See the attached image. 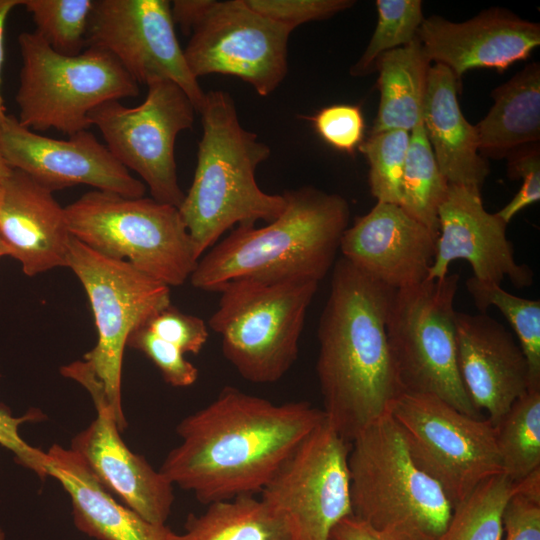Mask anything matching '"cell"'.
<instances>
[{
    "mask_svg": "<svg viewBox=\"0 0 540 540\" xmlns=\"http://www.w3.org/2000/svg\"><path fill=\"white\" fill-rule=\"evenodd\" d=\"M350 448L325 417L261 491L263 500L291 519L297 540H330L334 527L352 515Z\"/></svg>",
    "mask_w": 540,
    "mask_h": 540,
    "instance_id": "5bb4252c",
    "label": "cell"
},
{
    "mask_svg": "<svg viewBox=\"0 0 540 540\" xmlns=\"http://www.w3.org/2000/svg\"><path fill=\"white\" fill-rule=\"evenodd\" d=\"M0 149L11 169L25 172L52 192L78 184L129 198L144 197L146 192L145 184L88 130L54 139L7 115L0 125Z\"/></svg>",
    "mask_w": 540,
    "mask_h": 540,
    "instance_id": "2e32d148",
    "label": "cell"
},
{
    "mask_svg": "<svg viewBox=\"0 0 540 540\" xmlns=\"http://www.w3.org/2000/svg\"><path fill=\"white\" fill-rule=\"evenodd\" d=\"M126 346L142 352L162 374L164 381L174 387H188L198 378V369L173 344L154 334L145 324L134 329Z\"/></svg>",
    "mask_w": 540,
    "mask_h": 540,
    "instance_id": "e575fe53",
    "label": "cell"
},
{
    "mask_svg": "<svg viewBox=\"0 0 540 540\" xmlns=\"http://www.w3.org/2000/svg\"><path fill=\"white\" fill-rule=\"evenodd\" d=\"M167 0H94L87 47L101 48L138 83L169 80L200 111L206 93L180 47Z\"/></svg>",
    "mask_w": 540,
    "mask_h": 540,
    "instance_id": "9a60e30c",
    "label": "cell"
},
{
    "mask_svg": "<svg viewBox=\"0 0 540 540\" xmlns=\"http://www.w3.org/2000/svg\"><path fill=\"white\" fill-rule=\"evenodd\" d=\"M22 0H0V125L7 117L3 97L1 95V75L4 63V32L6 20L10 12L18 5H21Z\"/></svg>",
    "mask_w": 540,
    "mask_h": 540,
    "instance_id": "7bdbcfd3",
    "label": "cell"
},
{
    "mask_svg": "<svg viewBox=\"0 0 540 540\" xmlns=\"http://www.w3.org/2000/svg\"><path fill=\"white\" fill-rule=\"evenodd\" d=\"M195 107L174 82L156 80L147 85L144 101L126 107L119 100L105 102L89 116L105 145L128 170L136 172L154 200L179 207L181 190L175 161L178 134L194 122Z\"/></svg>",
    "mask_w": 540,
    "mask_h": 540,
    "instance_id": "4fadbf2b",
    "label": "cell"
},
{
    "mask_svg": "<svg viewBox=\"0 0 540 540\" xmlns=\"http://www.w3.org/2000/svg\"><path fill=\"white\" fill-rule=\"evenodd\" d=\"M409 142L410 132L388 130L370 133L359 145L369 163L368 182L377 202L400 204Z\"/></svg>",
    "mask_w": 540,
    "mask_h": 540,
    "instance_id": "836d02e7",
    "label": "cell"
},
{
    "mask_svg": "<svg viewBox=\"0 0 540 540\" xmlns=\"http://www.w3.org/2000/svg\"><path fill=\"white\" fill-rule=\"evenodd\" d=\"M0 540H5V535L1 527H0Z\"/></svg>",
    "mask_w": 540,
    "mask_h": 540,
    "instance_id": "bcb514c9",
    "label": "cell"
},
{
    "mask_svg": "<svg viewBox=\"0 0 540 540\" xmlns=\"http://www.w3.org/2000/svg\"><path fill=\"white\" fill-rule=\"evenodd\" d=\"M414 463L435 480L452 507L482 481L503 473L495 428L429 394L401 393L391 404Z\"/></svg>",
    "mask_w": 540,
    "mask_h": 540,
    "instance_id": "7c38bea8",
    "label": "cell"
},
{
    "mask_svg": "<svg viewBox=\"0 0 540 540\" xmlns=\"http://www.w3.org/2000/svg\"><path fill=\"white\" fill-rule=\"evenodd\" d=\"M507 223L484 208L479 189L449 185L438 209V236L426 280L448 275L453 261H467L477 280L501 285L508 278L516 288L529 287L533 272L518 264L506 235Z\"/></svg>",
    "mask_w": 540,
    "mask_h": 540,
    "instance_id": "e0dca14e",
    "label": "cell"
},
{
    "mask_svg": "<svg viewBox=\"0 0 540 540\" xmlns=\"http://www.w3.org/2000/svg\"><path fill=\"white\" fill-rule=\"evenodd\" d=\"M429 68L418 37L379 56L375 70L379 72L380 103L371 133L411 132L422 120Z\"/></svg>",
    "mask_w": 540,
    "mask_h": 540,
    "instance_id": "484cf974",
    "label": "cell"
},
{
    "mask_svg": "<svg viewBox=\"0 0 540 540\" xmlns=\"http://www.w3.org/2000/svg\"><path fill=\"white\" fill-rule=\"evenodd\" d=\"M376 7L377 25L364 53L351 67L353 76L375 71L381 54L410 44L424 19L420 0H377Z\"/></svg>",
    "mask_w": 540,
    "mask_h": 540,
    "instance_id": "d6a6232c",
    "label": "cell"
},
{
    "mask_svg": "<svg viewBox=\"0 0 540 540\" xmlns=\"http://www.w3.org/2000/svg\"><path fill=\"white\" fill-rule=\"evenodd\" d=\"M94 0H22L38 33L56 52L74 56L87 46Z\"/></svg>",
    "mask_w": 540,
    "mask_h": 540,
    "instance_id": "1f68e13d",
    "label": "cell"
},
{
    "mask_svg": "<svg viewBox=\"0 0 540 540\" xmlns=\"http://www.w3.org/2000/svg\"><path fill=\"white\" fill-rule=\"evenodd\" d=\"M145 325L184 354H198L209 336L203 319L185 314L172 305L157 312Z\"/></svg>",
    "mask_w": 540,
    "mask_h": 540,
    "instance_id": "f35d334b",
    "label": "cell"
},
{
    "mask_svg": "<svg viewBox=\"0 0 540 540\" xmlns=\"http://www.w3.org/2000/svg\"><path fill=\"white\" fill-rule=\"evenodd\" d=\"M503 527V540H540V496L521 492L517 486L506 506Z\"/></svg>",
    "mask_w": 540,
    "mask_h": 540,
    "instance_id": "60d3db41",
    "label": "cell"
},
{
    "mask_svg": "<svg viewBox=\"0 0 540 540\" xmlns=\"http://www.w3.org/2000/svg\"><path fill=\"white\" fill-rule=\"evenodd\" d=\"M48 476L71 499L76 528L97 540H171L174 532L153 524L117 502L70 448L53 445L46 452Z\"/></svg>",
    "mask_w": 540,
    "mask_h": 540,
    "instance_id": "603a6c76",
    "label": "cell"
},
{
    "mask_svg": "<svg viewBox=\"0 0 540 540\" xmlns=\"http://www.w3.org/2000/svg\"><path fill=\"white\" fill-rule=\"evenodd\" d=\"M199 113L203 134L197 164L178 210L200 259L234 225L278 218L285 199L258 186L256 169L269 157L270 148L242 127L231 95L207 92Z\"/></svg>",
    "mask_w": 540,
    "mask_h": 540,
    "instance_id": "277c9868",
    "label": "cell"
},
{
    "mask_svg": "<svg viewBox=\"0 0 540 540\" xmlns=\"http://www.w3.org/2000/svg\"><path fill=\"white\" fill-rule=\"evenodd\" d=\"M331 540H389L367 523L351 515L342 519L333 529Z\"/></svg>",
    "mask_w": 540,
    "mask_h": 540,
    "instance_id": "b9f144b4",
    "label": "cell"
},
{
    "mask_svg": "<svg viewBox=\"0 0 540 540\" xmlns=\"http://www.w3.org/2000/svg\"><path fill=\"white\" fill-rule=\"evenodd\" d=\"M319 282L235 280L223 285L209 320L224 357L244 379L274 383L292 367Z\"/></svg>",
    "mask_w": 540,
    "mask_h": 540,
    "instance_id": "8992f818",
    "label": "cell"
},
{
    "mask_svg": "<svg viewBox=\"0 0 540 540\" xmlns=\"http://www.w3.org/2000/svg\"><path fill=\"white\" fill-rule=\"evenodd\" d=\"M457 366L478 412L497 425L512 404L529 390L525 355L512 334L486 315L456 312Z\"/></svg>",
    "mask_w": 540,
    "mask_h": 540,
    "instance_id": "ffe728a7",
    "label": "cell"
},
{
    "mask_svg": "<svg viewBox=\"0 0 540 540\" xmlns=\"http://www.w3.org/2000/svg\"><path fill=\"white\" fill-rule=\"evenodd\" d=\"M437 235L400 205L377 202L344 231L339 250L345 260L394 290L426 280Z\"/></svg>",
    "mask_w": 540,
    "mask_h": 540,
    "instance_id": "ac0fdd59",
    "label": "cell"
},
{
    "mask_svg": "<svg viewBox=\"0 0 540 540\" xmlns=\"http://www.w3.org/2000/svg\"><path fill=\"white\" fill-rule=\"evenodd\" d=\"M311 120L319 136L337 150L353 153L363 141L364 119L358 106H328Z\"/></svg>",
    "mask_w": 540,
    "mask_h": 540,
    "instance_id": "74e56055",
    "label": "cell"
},
{
    "mask_svg": "<svg viewBox=\"0 0 540 540\" xmlns=\"http://www.w3.org/2000/svg\"><path fill=\"white\" fill-rule=\"evenodd\" d=\"M428 60L448 67L459 80L469 70L504 71L540 45V25L492 8L464 22L424 18L417 32Z\"/></svg>",
    "mask_w": 540,
    "mask_h": 540,
    "instance_id": "d6986e66",
    "label": "cell"
},
{
    "mask_svg": "<svg viewBox=\"0 0 540 540\" xmlns=\"http://www.w3.org/2000/svg\"><path fill=\"white\" fill-rule=\"evenodd\" d=\"M517 485L504 473L482 481L456 504L436 540H503V516Z\"/></svg>",
    "mask_w": 540,
    "mask_h": 540,
    "instance_id": "f1b7e54d",
    "label": "cell"
},
{
    "mask_svg": "<svg viewBox=\"0 0 540 540\" xmlns=\"http://www.w3.org/2000/svg\"><path fill=\"white\" fill-rule=\"evenodd\" d=\"M171 540H297V533L285 513L262 498L242 495L189 514L184 532H174Z\"/></svg>",
    "mask_w": 540,
    "mask_h": 540,
    "instance_id": "4316f807",
    "label": "cell"
},
{
    "mask_svg": "<svg viewBox=\"0 0 540 540\" xmlns=\"http://www.w3.org/2000/svg\"><path fill=\"white\" fill-rule=\"evenodd\" d=\"M459 274L395 290L386 331L403 392L434 395L479 417L457 366L454 299Z\"/></svg>",
    "mask_w": 540,
    "mask_h": 540,
    "instance_id": "30bf717a",
    "label": "cell"
},
{
    "mask_svg": "<svg viewBox=\"0 0 540 540\" xmlns=\"http://www.w3.org/2000/svg\"><path fill=\"white\" fill-rule=\"evenodd\" d=\"M466 287L480 311L495 306L510 323L527 361L529 390H540V301L515 296L501 285L472 276Z\"/></svg>",
    "mask_w": 540,
    "mask_h": 540,
    "instance_id": "4dcf8cb0",
    "label": "cell"
},
{
    "mask_svg": "<svg viewBox=\"0 0 540 540\" xmlns=\"http://www.w3.org/2000/svg\"><path fill=\"white\" fill-rule=\"evenodd\" d=\"M65 207L53 192L12 169L0 184V238L27 276L67 267L72 239Z\"/></svg>",
    "mask_w": 540,
    "mask_h": 540,
    "instance_id": "7402d4cb",
    "label": "cell"
},
{
    "mask_svg": "<svg viewBox=\"0 0 540 540\" xmlns=\"http://www.w3.org/2000/svg\"><path fill=\"white\" fill-rule=\"evenodd\" d=\"M506 158L509 177L513 180L522 179V186L514 198L497 212V215L508 224L516 214L540 199L539 143L521 146L509 153Z\"/></svg>",
    "mask_w": 540,
    "mask_h": 540,
    "instance_id": "8d00e7d4",
    "label": "cell"
},
{
    "mask_svg": "<svg viewBox=\"0 0 540 540\" xmlns=\"http://www.w3.org/2000/svg\"><path fill=\"white\" fill-rule=\"evenodd\" d=\"M44 418L38 410H30L21 417H13L5 408L0 407V444L13 452L17 462L32 470L42 480L48 477L47 453L27 444L19 434V427L27 421H39Z\"/></svg>",
    "mask_w": 540,
    "mask_h": 540,
    "instance_id": "ab89813d",
    "label": "cell"
},
{
    "mask_svg": "<svg viewBox=\"0 0 540 540\" xmlns=\"http://www.w3.org/2000/svg\"><path fill=\"white\" fill-rule=\"evenodd\" d=\"M458 80L442 64L430 66L422 122L437 165L449 185L481 189L489 166L479 153L475 126L461 112Z\"/></svg>",
    "mask_w": 540,
    "mask_h": 540,
    "instance_id": "cb8c5ba5",
    "label": "cell"
},
{
    "mask_svg": "<svg viewBox=\"0 0 540 540\" xmlns=\"http://www.w3.org/2000/svg\"><path fill=\"white\" fill-rule=\"evenodd\" d=\"M12 173V169L6 162L0 149V184L4 182Z\"/></svg>",
    "mask_w": 540,
    "mask_h": 540,
    "instance_id": "ee69618b",
    "label": "cell"
},
{
    "mask_svg": "<svg viewBox=\"0 0 540 540\" xmlns=\"http://www.w3.org/2000/svg\"><path fill=\"white\" fill-rule=\"evenodd\" d=\"M67 267L80 280L98 339L84 362L101 384L120 431L127 425L121 402L124 349L130 333L171 305L170 287L125 260L104 256L72 237Z\"/></svg>",
    "mask_w": 540,
    "mask_h": 540,
    "instance_id": "8fae6325",
    "label": "cell"
},
{
    "mask_svg": "<svg viewBox=\"0 0 540 540\" xmlns=\"http://www.w3.org/2000/svg\"><path fill=\"white\" fill-rule=\"evenodd\" d=\"M352 515L389 540H436L452 505L440 485L411 458L387 413L351 442Z\"/></svg>",
    "mask_w": 540,
    "mask_h": 540,
    "instance_id": "5b68a950",
    "label": "cell"
},
{
    "mask_svg": "<svg viewBox=\"0 0 540 540\" xmlns=\"http://www.w3.org/2000/svg\"><path fill=\"white\" fill-rule=\"evenodd\" d=\"M171 14L191 34L184 55L197 79L234 76L268 96L286 77L293 30L260 15L245 0H175Z\"/></svg>",
    "mask_w": 540,
    "mask_h": 540,
    "instance_id": "9c48e42d",
    "label": "cell"
},
{
    "mask_svg": "<svg viewBox=\"0 0 540 540\" xmlns=\"http://www.w3.org/2000/svg\"><path fill=\"white\" fill-rule=\"evenodd\" d=\"M448 187L421 120L410 132L399 205L438 236V209Z\"/></svg>",
    "mask_w": 540,
    "mask_h": 540,
    "instance_id": "83f0119b",
    "label": "cell"
},
{
    "mask_svg": "<svg viewBox=\"0 0 540 540\" xmlns=\"http://www.w3.org/2000/svg\"><path fill=\"white\" fill-rule=\"evenodd\" d=\"M94 406L97 417L74 437L70 449L104 489L145 520L165 525L174 502V485L126 446L107 404L99 402Z\"/></svg>",
    "mask_w": 540,
    "mask_h": 540,
    "instance_id": "44dd1931",
    "label": "cell"
},
{
    "mask_svg": "<svg viewBox=\"0 0 540 540\" xmlns=\"http://www.w3.org/2000/svg\"><path fill=\"white\" fill-rule=\"evenodd\" d=\"M495 428L503 473L519 482L540 468V390L518 398Z\"/></svg>",
    "mask_w": 540,
    "mask_h": 540,
    "instance_id": "f546056e",
    "label": "cell"
},
{
    "mask_svg": "<svg viewBox=\"0 0 540 540\" xmlns=\"http://www.w3.org/2000/svg\"><path fill=\"white\" fill-rule=\"evenodd\" d=\"M331 540V539H330Z\"/></svg>",
    "mask_w": 540,
    "mask_h": 540,
    "instance_id": "7dc6e473",
    "label": "cell"
},
{
    "mask_svg": "<svg viewBox=\"0 0 540 540\" xmlns=\"http://www.w3.org/2000/svg\"><path fill=\"white\" fill-rule=\"evenodd\" d=\"M324 419L308 402L275 404L227 386L177 425L181 442L159 471L206 505L261 493Z\"/></svg>",
    "mask_w": 540,
    "mask_h": 540,
    "instance_id": "6da1fadb",
    "label": "cell"
},
{
    "mask_svg": "<svg viewBox=\"0 0 540 540\" xmlns=\"http://www.w3.org/2000/svg\"><path fill=\"white\" fill-rule=\"evenodd\" d=\"M260 15L294 30L299 25L328 19L350 8L351 0H245Z\"/></svg>",
    "mask_w": 540,
    "mask_h": 540,
    "instance_id": "d590c367",
    "label": "cell"
},
{
    "mask_svg": "<svg viewBox=\"0 0 540 540\" xmlns=\"http://www.w3.org/2000/svg\"><path fill=\"white\" fill-rule=\"evenodd\" d=\"M18 44L17 119L32 131L55 129L71 136L91 126L90 113L101 104L139 95V84L101 48L63 55L35 31L21 33Z\"/></svg>",
    "mask_w": 540,
    "mask_h": 540,
    "instance_id": "ba28073f",
    "label": "cell"
},
{
    "mask_svg": "<svg viewBox=\"0 0 540 540\" xmlns=\"http://www.w3.org/2000/svg\"><path fill=\"white\" fill-rule=\"evenodd\" d=\"M285 208L268 225H238L198 260L193 287L217 292L235 280L319 282L334 266L350 209L338 194L305 186L285 191Z\"/></svg>",
    "mask_w": 540,
    "mask_h": 540,
    "instance_id": "3957f363",
    "label": "cell"
},
{
    "mask_svg": "<svg viewBox=\"0 0 540 540\" xmlns=\"http://www.w3.org/2000/svg\"><path fill=\"white\" fill-rule=\"evenodd\" d=\"M70 232L94 251L181 286L198 263L177 207L153 198L92 190L65 207Z\"/></svg>",
    "mask_w": 540,
    "mask_h": 540,
    "instance_id": "52a82bcc",
    "label": "cell"
},
{
    "mask_svg": "<svg viewBox=\"0 0 540 540\" xmlns=\"http://www.w3.org/2000/svg\"><path fill=\"white\" fill-rule=\"evenodd\" d=\"M6 255L9 256V251L7 247L5 246L4 242L2 241V239L0 238V258Z\"/></svg>",
    "mask_w": 540,
    "mask_h": 540,
    "instance_id": "f6af8a7d",
    "label": "cell"
},
{
    "mask_svg": "<svg viewBox=\"0 0 540 540\" xmlns=\"http://www.w3.org/2000/svg\"><path fill=\"white\" fill-rule=\"evenodd\" d=\"M491 96L488 114L475 125L478 149L484 157L500 159L540 140V65L532 62Z\"/></svg>",
    "mask_w": 540,
    "mask_h": 540,
    "instance_id": "d4e9b609",
    "label": "cell"
},
{
    "mask_svg": "<svg viewBox=\"0 0 540 540\" xmlns=\"http://www.w3.org/2000/svg\"><path fill=\"white\" fill-rule=\"evenodd\" d=\"M394 292L344 258L335 261L316 371L326 420L350 443L402 393L386 331Z\"/></svg>",
    "mask_w": 540,
    "mask_h": 540,
    "instance_id": "7a4b0ae2",
    "label": "cell"
}]
</instances>
